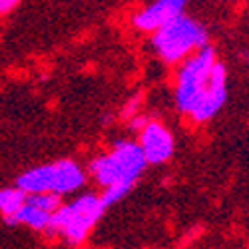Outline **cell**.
I'll use <instances>...</instances> for the list:
<instances>
[{"instance_id": "6da1fadb", "label": "cell", "mask_w": 249, "mask_h": 249, "mask_svg": "<svg viewBox=\"0 0 249 249\" xmlns=\"http://www.w3.org/2000/svg\"><path fill=\"white\" fill-rule=\"evenodd\" d=\"M174 100L179 114L205 124L227 102V68L207 44L181 62L176 76Z\"/></svg>"}, {"instance_id": "7a4b0ae2", "label": "cell", "mask_w": 249, "mask_h": 249, "mask_svg": "<svg viewBox=\"0 0 249 249\" xmlns=\"http://www.w3.org/2000/svg\"><path fill=\"white\" fill-rule=\"evenodd\" d=\"M148 163L150 161L140 142L118 140L110 146V150L90 160L88 174L102 190V199L108 207H112L134 190Z\"/></svg>"}, {"instance_id": "3957f363", "label": "cell", "mask_w": 249, "mask_h": 249, "mask_svg": "<svg viewBox=\"0 0 249 249\" xmlns=\"http://www.w3.org/2000/svg\"><path fill=\"white\" fill-rule=\"evenodd\" d=\"M108 210L102 194H80L74 199L60 205L54 213L50 227L46 230L48 237H60L68 245H82L92 233L96 223Z\"/></svg>"}, {"instance_id": "277c9868", "label": "cell", "mask_w": 249, "mask_h": 249, "mask_svg": "<svg viewBox=\"0 0 249 249\" xmlns=\"http://www.w3.org/2000/svg\"><path fill=\"white\" fill-rule=\"evenodd\" d=\"M207 44H210L207 28L185 12L152 34V46L165 64H181L185 58Z\"/></svg>"}, {"instance_id": "5b68a950", "label": "cell", "mask_w": 249, "mask_h": 249, "mask_svg": "<svg viewBox=\"0 0 249 249\" xmlns=\"http://www.w3.org/2000/svg\"><path fill=\"white\" fill-rule=\"evenodd\" d=\"M84 168L74 160H58L52 163L36 165L16 178V185H20L28 194L52 192L58 196H70L84 188L86 183Z\"/></svg>"}, {"instance_id": "8992f818", "label": "cell", "mask_w": 249, "mask_h": 249, "mask_svg": "<svg viewBox=\"0 0 249 249\" xmlns=\"http://www.w3.org/2000/svg\"><path fill=\"white\" fill-rule=\"evenodd\" d=\"M138 142L152 165L165 163L168 160H172L176 152L174 134L161 122L156 120H148L146 126L138 132Z\"/></svg>"}, {"instance_id": "52a82bcc", "label": "cell", "mask_w": 249, "mask_h": 249, "mask_svg": "<svg viewBox=\"0 0 249 249\" xmlns=\"http://www.w3.org/2000/svg\"><path fill=\"white\" fill-rule=\"evenodd\" d=\"M188 0H154L152 4L143 6L132 16V24L140 32L154 34L161 26L172 22L174 18L185 12Z\"/></svg>"}, {"instance_id": "ba28073f", "label": "cell", "mask_w": 249, "mask_h": 249, "mask_svg": "<svg viewBox=\"0 0 249 249\" xmlns=\"http://www.w3.org/2000/svg\"><path fill=\"white\" fill-rule=\"evenodd\" d=\"M54 213L46 212L44 207H40L38 203H34L30 197L26 199V203L20 207V210L10 215V217H4V221L8 225H24L28 230H34V231H42L46 233V230L50 227V221H52Z\"/></svg>"}, {"instance_id": "9c48e42d", "label": "cell", "mask_w": 249, "mask_h": 249, "mask_svg": "<svg viewBox=\"0 0 249 249\" xmlns=\"http://www.w3.org/2000/svg\"><path fill=\"white\" fill-rule=\"evenodd\" d=\"M26 199H28V192H24L20 185L4 188L0 192V212H2L4 217H10L26 203Z\"/></svg>"}, {"instance_id": "30bf717a", "label": "cell", "mask_w": 249, "mask_h": 249, "mask_svg": "<svg viewBox=\"0 0 249 249\" xmlns=\"http://www.w3.org/2000/svg\"><path fill=\"white\" fill-rule=\"evenodd\" d=\"M140 108H142V94H136V96H132L126 104H124V108H122V118L132 120L134 116L140 114Z\"/></svg>"}, {"instance_id": "8fae6325", "label": "cell", "mask_w": 249, "mask_h": 249, "mask_svg": "<svg viewBox=\"0 0 249 249\" xmlns=\"http://www.w3.org/2000/svg\"><path fill=\"white\" fill-rule=\"evenodd\" d=\"M148 124V118L146 116H142V114H138V116H134L132 120H130V128L134 130V132H140L143 126Z\"/></svg>"}, {"instance_id": "7c38bea8", "label": "cell", "mask_w": 249, "mask_h": 249, "mask_svg": "<svg viewBox=\"0 0 249 249\" xmlns=\"http://www.w3.org/2000/svg\"><path fill=\"white\" fill-rule=\"evenodd\" d=\"M20 0H0V12L2 14H8L12 8H16V4Z\"/></svg>"}]
</instances>
